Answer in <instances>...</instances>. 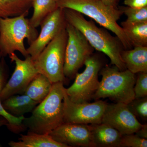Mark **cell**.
<instances>
[{
    "label": "cell",
    "mask_w": 147,
    "mask_h": 147,
    "mask_svg": "<svg viewBox=\"0 0 147 147\" xmlns=\"http://www.w3.org/2000/svg\"><path fill=\"white\" fill-rule=\"evenodd\" d=\"M63 9L66 21L80 31L94 49L107 55L111 64L121 71L126 69L121 56L124 48L117 37L113 36L104 29L98 28L93 21H88L78 11Z\"/></svg>",
    "instance_id": "6da1fadb"
},
{
    "label": "cell",
    "mask_w": 147,
    "mask_h": 147,
    "mask_svg": "<svg viewBox=\"0 0 147 147\" xmlns=\"http://www.w3.org/2000/svg\"><path fill=\"white\" fill-rule=\"evenodd\" d=\"M63 82L54 83L50 92L38 103L32 112L30 117L25 118L23 126L28 132L49 134L64 123Z\"/></svg>",
    "instance_id": "7a4b0ae2"
},
{
    "label": "cell",
    "mask_w": 147,
    "mask_h": 147,
    "mask_svg": "<svg viewBox=\"0 0 147 147\" xmlns=\"http://www.w3.org/2000/svg\"><path fill=\"white\" fill-rule=\"evenodd\" d=\"M58 7L69 9L93 19L100 26L114 33L124 50L132 47L117 21L123 14L117 7L105 4L101 0H56Z\"/></svg>",
    "instance_id": "3957f363"
},
{
    "label": "cell",
    "mask_w": 147,
    "mask_h": 147,
    "mask_svg": "<svg viewBox=\"0 0 147 147\" xmlns=\"http://www.w3.org/2000/svg\"><path fill=\"white\" fill-rule=\"evenodd\" d=\"M29 13L15 17L0 18V54L3 57L15 51L20 52L25 57L29 56L24 45L28 40L30 45L34 41L38 33L36 28L26 18Z\"/></svg>",
    "instance_id": "277c9868"
},
{
    "label": "cell",
    "mask_w": 147,
    "mask_h": 147,
    "mask_svg": "<svg viewBox=\"0 0 147 147\" xmlns=\"http://www.w3.org/2000/svg\"><path fill=\"white\" fill-rule=\"evenodd\" d=\"M99 72L102 79L93 99L97 100L108 98L116 102L126 104L135 99V74L127 69L121 71L115 66H106Z\"/></svg>",
    "instance_id": "5b68a950"
},
{
    "label": "cell",
    "mask_w": 147,
    "mask_h": 147,
    "mask_svg": "<svg viewBox=\"0 0 147 147\" xmlns=\"http://www.w3.org/2000/svg\"><path fill=\"white\" fill-rule=\"evenodd\" d=\"M67 40L65 26L34 61L38 73L47 77L53 84L65 81L63 67Z\"/></svg>",
    "instance_id": "8992f818"
},
{
    "label": "cell",
    "mask_w": 147,
    "mask_h": 147,
    "mask_svg": "<svg viewBox=\"0 0 147 147\" xmlns=\"http://www.w3.org/2000/svg\"><path fill=\"white\" fill-rule=\"evenodd\" d=\"M86 68L81 73H77L73 84L65 88L67 96L72 102H88L93 98L99 87L98 74L102 68V63L99 58L92 55L86 60Z\"/></svg>",
    "instance_id": "52a82bcc"
},
{
    "label": "cell",
    "mask_w": 147,
    "mask_h": 147,
    "mask_svg": "<svg viewBox=\"0 0 147 147\" xmlns=\"http://www.w3.org/2000/svg\"><path fill=\"white\" fill-rule=\"evenodd\" d=\"M67 40L66 45L63 72L65 77L75 78L94 49L80 31L67 22Z\"/></svg>",
    "instance_id": "ba28073f"
},
{
    "label": "cell",
    "mask_w": 147,
    "mask_h": 147,
    "mask_svg": "<svg viewBox=\"0 0 147 147\" xmlns=\"http://www.w3.org/2000/svg\"><path fill=\"white\" fill-rule=\"evenodd\" d=\"M63 102L64 123L86 125L101 123L108 105L100 100L92 103L72 102L66 93L65 88Z\"/></svg>",
    "instance_id": "9c48e42d"
},
{
    "label": "cell",
    "mask_w": 147,
    "mask_h": 147,
    "mask_svg": "<svg viewBox=\"0 0 147 147\" xmlns=\"http://www.w3.org/2000/svg\"><path fill=\"white\" fill-rule=\"evenodd\" d=\"M9 56L11 61L15 62L16 66L1 93L2 102L11 96L24 93L29 84L39 73L35 66L34 61L30 55L24 60L18 58L14 53Z\"/></svg>",
    "instance_id": "30bf717a"
},
{
    "label": "cell",
    "mask_w": 147,
    "mask_h": 147,
    "mask_svg": "<svg viewBox=\"0 0 147 147\" xmlns=\"http://www.w3.org/2000/svg\"><path fill=\"white\" fill-rule=\"evenodd\" d=\"M64 9L58 7L48 15L40 24L41 31L36 39L27 49L34 61L45 47L66 26Z\"/></svg>",
    "instance_id": "8fae6325"
},
{
    "label": "cell",
    "mask_w": 147,
    "mask_h": 147,
    "mask_svg": "<svg viewBox=\"0 0 147 147\" xmlns=\"http://www.w3.org/2000/svg\"><path fill=\"white\" fill-rule=\"evenodd\" d=\"M102 123L113 127L122 135L135 134L143 125L131 112L127 104L122 102L108 104Z\"/></svg>",
    "instance_id": "7c38bea8"
},
{
    "label": "cell",
    "mask_w": 147,
    "mask_h": 147,
    "mask_svg": "<svg viewBox=\"0 0 147 147\" xmlns=\"http://www.w3.org/2000/svg\"><path fill=\"white\" fill-rule=\"evenodd\" d=\"M49 134L56 142L68 147H94L90 125L64 123Z\"/></svg>",
    "instance_id": "4fadbf2b"
},
{
    "label": "cell",
    "mask_w": 147,
    "mask_h": 147,
    "mask_svg": "<svg viewBox=\"0 0 147 147\" xmlns=\"http://www.w3.org/2000/svg\"><path fill=\"white\" fill-rule=\"evenodd\" d=\"M94 147H119L122 135L107 124L90 125Z\"/></svg>",
    "instance_id": "5bb4252c"
},
{
    "label": "cell",
    "mask_w": 147,
    "mask_h": 147,
    "mask_svg": "<svg viewBox=\"0 0 147 147\" xmlns=\"http://www.w3.org/2000/svg\"><path fill=\"white\" fill-rule=\"evenodd\" d=\"M121 56L126 69L136 74L147 72V46H138L124 50Z\"/></svg>",
    "instance_id": "9a60e30c"
},
{
    "label": "cell",
    "mask_w": 147,
    "mask_h": 147,
    "mask_svg": "<svg viewBox=\"0 0 147 147\" xmlns=\"http://www.w3.org/2000/svg\"><path fill=\"white\" fill-rule=\"evenodd\" d=\"M5 110L11 115L19 117L32 112L38 102L24 94L11 96L2 102Z\"/></svg>",
    "instance_id": "2e32d148"
},
{
    "label": "cell",
    "mask_w": 147,
    "mask_h": 147,
    "mask_svg": "<svg viewBox=\"0 0 147 147\" xmlns=\"http://www.w3.org/2000/svg\"><path fill=\"white\" fill-rule=\"evenodd\" d=\"M18 142L11 141V147H68L56 142L49 134H39L28 132L26 135L21 134Z\"/></svg>",
    "instance_id": "e0dca14e"
},
{
    "label": "cell",
    "mask_w": 147,
    "mask_h": 147,
    "mask_svg": "<svg viewBox=\"0 0 147 147\" xmlns=\"http://www.w3.org/2000/svg\"><path fill=\"white\" fill-rule=\"evenodd\" d=\"M8 75L7 65L5 57H3L0 61V116L4 117L8 121L7 126L9 129L11 131H17L25 129L22 123L25 117H14L7 113L3 107L1 99V93L7 82Z\"/></svg>",
    "instance_id": "ac0fdd59"
},
{
    "label": "cell",
    "mask_w": 147,
    "mask_h": 147,
    "mask_svg": "<svg viewBox=\"0 0 147 147\" xmlns=\"http://www.w3.org/2000/svg\"><path fill=\"white\" fill-rule=\"evenodd\" d=\"M121 27L132 47L147 46V21L122 22Z\"/></svg>",
    "instance_id": "d6986e66"
},
{
    "label": "cell",
    "mask_w": 147,
    "mask_h": 147,
    "mask_svg": "<svg viewBox=\"0 0 147 147\" xmlns=\"http://www.w3.org/2000/svg\"><path fill=\"white\" fill-rule=\"evenodd\" d=\"M52 85L53 84L47 77L38 73L29 84L24 94L39 103L49 94Z\"/></svg>",
    "instance_id": "ffe728a7"
},
{
    "label": "cell",
    "mask_w": 147,
    "mask_h": 147,
    "mask_svg": "<svg viewBox=\"0 0 147 147\" xmlns=\"http://www.w3.org/2000/svg\"><path fill=\"white\" fill-rule=\"evenodd\" d=\"M33 0H0V18L29 13Z\"/></svg>",
    "instance_id": "44dd1931"
},
{
    "label": "cell",
    "mask_w": 147,
    "mask_h": 147,
    "mask_svg": "<svg viewBox=\"0 0 147 147\" xmlns=\"http://www.w3.org/2000/svg\"><path fill=\"white\" fill-rule=\"evenodd\" d=\"M32 7L33 13L30 21L35 28L40 26L43 19L58 8L56 0H33Z\"/></svg>",
    "instance_id": "7402d4cb"
},
{
    "label": "cell",
    "mask_w": 147,
    "mask_h": 147,
    "mask_svg": "<svg viewBox=\"0 0 147 147\" xmlns=\"http://www.w3.org/2000/svg\"><path fill=\"white\" fill-rule=\"evenodd\" d=\"M119 9L127 17L126 21L132 23L147 21V6L141 8L122 6Z\"/></svg>",
    "instance_id": "603a6c76"
},
{
    "label": "cell",
    "mask_w": 147,
    "mask_h": 147,
    "mask_svg": "<svg viewBox=\"0 0 147 147\" xmlns=\"http://www.w3.org/2000/svg\"><path fill=\"white\" fill-rule=\"evenodd\" d=\"M129 109L136 117L142 120L147 119V97L134 99L127 104Z\"/></svg>",
    "instance_id": "cb8c5ba5"
},
{
    "label": "cell",
    "mask_w": 147,
    "mask_h": 147,
    "mask_svg": "<svg viewBox=\"0 0 147 147\" xmlns=\"http://www.w3.org/2000/svg\"><path fill=\"white\" fill-rule=\"evenodd\" d=\"M147 139L141 138L136 134L122 135L119 147H147Z\"/></svg>",
    "instance_id": "d4e9b609"
},
{
    "label": "cell",
    "mask_w": 147,
    "mask_h": 147,
    "mask_svg": "<svg viewBox=\"0 0 147 147\" xmlns=\"http://www.w3.org/2000/svg\"><path fill=\"white\" fill-rule=\"evenodd\" d=\"M135 99L147 96V72H139L134 87Z\"/></svg>",
    "instance_id": "484cf974"
},
{
    "label": "cell",
    "mask_w": 147,
    "mask_h": 147,
    "mask_svg": "<svg viewBox=\"0 0 147 147\" xmlns=\"http://www.w3.org/2000/svg\"><path fill=\"white\" fill-rule=\"evenodd\" d=\"M124 3L129 7L141 8L147 6V0H125Z\"/></svg>",
    "instance_id": "4316f807"
},
{
    "label": "cell",
    "mask_w": 147,
    "mask_h": 147,
    "mask_svg": "<svg viewBox=\"0 0 147 147\" xmlns=\"http://www.w3.org/2000/svg\"><path fill=\"white\" fill-rule=\"evenodd\" d=\"M135 134L141 138L147 139V125L146 124H143L141 128Z\"/></svg>",
    "instance_id": "83f0119b"
},
{
    "label": "cell",
    "mask_w": 147,
    "mask_h": 147,
    "mask_svg": "<svg viewBox=\"0 0 147 147\" xmlns=\"http://www.w3.org/2000/svg\"><path fill=\"white\" fill-rule=\"evenodd\" d=\"M101 1L107 5L117 7H116L117 0H101Z\"/></svg>",
    "instance_id": "f1b7e54d"
},
{
    "label": "cell",
    "mask_w": 147,
    "mask_h": 147,
    "mask_svg": "<svg viewBox=\"0 0 147 147\" xmlns=\"http://www.w3.org/2000/svg\"><path fill=\"white\" fill-rule=\"evenodd\" d=\"M8 123L7 120L4 117L0 116V127L3 125H8ZM1 146V145L0 144V147Z\"/></svg>",
    "instance_id": "f546056e"
},
{
    "label": "cell",
    "mask_w": 147,
    "mask_h": 147,
    "mask_svg": "<svg viewBox=\"0 0 147 147\" xmlns=\"http://www.w3.org/2000/svg\"><path fill=\"white\" fill-rule=\"evenodd\" d=\"M2 57H2L1 55L0 54V61H1V59L2 58Z\"/></svg>",
    "instance_id": "4dcf8cb0"
},
{
    "label": "cell",
    "mask_w": 147,
    "mask_h": 147,
    "mask_svg": "<svg viewBox=\"0 0 147 147\" xmlns=\"http://www.w3.org/2000/svg\"><path fill=\"white\" fill-rule=\"evenodd\" d=\"M119 1V0H117V1Z\"/></svg>",
    "instance_id": "1f68e13d"
}]
</instances>
